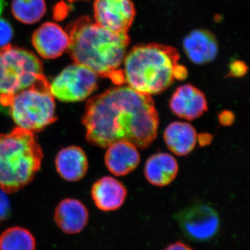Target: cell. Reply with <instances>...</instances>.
Masks as SVG:
<instances>
[{"label": "cell", "mask_w": 250, "mask_h": 250, "mask_svg": "<svg viewBox=\"0 0 250 250\" xmlns=\"http://www.w3.org/2000/svg\"><path fill=\"white\" fill-rule=\"evenodd\" d=\"M82 123L93 146L107 148L123 141L145 149L157 136L159 118L150 95L118 86L88 100Z\"/></svg>", "instance_id": "6da1fadb"}, {"label": "cell", "mask_w": 250, "mask_h": 250, "mask_svg": "<svg viewBox=\"0 0 250 250\" xmlns=\"http://www.w3.org/2000/svg\"><path fill=\"white\" fill-rule=\"evenodd\" d=\"M68 31L67 50L75 62L88 67L98 76L109 79L115 84H124L121 66L130 43L128 33L113 32L86 17L77 20Z\"/></svg>", "instance_id": "7a4b0ae2"}, {"label": "cell", "mask_w": 250, "mask_h": 250, "mask_svg": "<svg viewBox=\"0 0 250 250\" xmlns=\"http://www.w3.org/2000/svg\"><path fill=\"white\" fill-rule=\"evenodd\" d=\"M180 59L177 49L157 43L135 46L126 52L123 62L125 83L146 95H157L175 80Z\"/></svg>", "instance_id": "3957f363"}, {"label": "cell", "mask_w": 250, "mask_h": 250, "mask_svg": "<svg viewBox=\"0 0 250 250\" xmlns=\"http://www.w3.org/2000/svg\"><path fill=\"white\" fill-rule=\"evenodd\" d=\"M42 157L34 133L17 127L0 134V188L12 193L26 187L40 170Z\"/></svg>", "instance_id": "277c9868"}, {"label": "cell", "mask_w": 250, "mask_h": 250, "mask_svg": "<svg viewBox=\"0 0 250 250\" xmlns=\"http://www.w3.org/2000/svg\"><path fill=\"white\" fill-rule=\"evenodd\" d=\"M6 109L18 127L32 133L57 121L55 101L45 77L16 94Z\"/></svg>", "instance_id": "5b68a950"}, {"label": "cell", "mask_w": 250, "mask_h": 250, "mask_svg": "<svg viewBox=\"0 0 250 250\" xmlns=\"http://www.w3.org/2000/svg\"><path fill=\"white\" fill-rule=\"evenodd\" d=\"M44 77L42 62L31 52L11 45L0 49V109Z\"/></svg>", "instance_id": "8992f818"}, {"label": "cell", "mask_w": 250, "mask_h": 250, "mask_svg": "<svg viewBox=\"0 0 250 250\" xmlns=\"http://www.w3.org/2000/svg\"><path fill=\"white\" fill-rule=\"evenodd\" d=\"M98 75L82 64H71L49 83L54 98L64 103H77L88 98L98 88Z\"/></svg>", "instance_id": "52a82bcc"}, {"label": "cell", "mask_w": 250, "mask_h": 250, "mask_svg": "<svg viewBox=\"0 0 250 250\" xmlns=\"http://www.w3.org/2000/svg\"><path fill=\"white\" fill-rule=\"evenodd\" d=\"M184 236L194 242H207L220 231V215L210 206L195 204L179 210L176 215Z\"/></svg>", "instance_id": "ba28073f"}, {"label": "cell", "mask_w": 250, "mask_h": 250, "mask_svg": "<svg viewBox=\"0 0 250 250\" xmlns=\"http://www.w3.org/2000/svg\"><path fill=\"white\" fill-rule=\"evenodd\" d=\"M95 22L108 30L128 33L136 17L131 0H95Z\"/></svg>", "instance_id": "9c48e42d"}, {"label": "cell", "mask_w": 250, "mask_h": 250, "mask_svg": "<svg viewBox=\"0 0 250 250\" xmlns=\"http://www.w3.org/2000/svg\"><path fill=\"white\" fill-rule=\"evenodd\" d=\"M32 43L42 58L56 59L68 49L70 36L56 23L46 22L33 34Z\"/></svg>", "instance_id": "30bf717a"}, {"label": "cell", "mask_w": 250, "mask_h": 250, "mask_svg": "<svg viewBox=\"0 0 250 250\" xmlns=\"http://www.w3.org/2000/svg\"><path fill=\"white\" fill-rule=\"evenodd\" d=\"M169 106L174 115L188 121L197 119L208 111L205 94L191 84L178 87L171 97Z\"/></svg>", "instance_id": "8fae6325"}, {"label": "cell", "mask_w": 250, "mask_h": 250, "mask_svg": "<svg viewBox=\"0 0 250 250\" xmlns=\"http://www.w3.org/2000/svg\"><path fill=\"white\" fill-rule=\"evenodd\" d=\"M184 52L193 63L203 65L214 61L218 53L216 38L205 29L190 31L183 41Z\"/></svg>", "instance_id": "7c38bea8"}, {"label": "cell", "mask_w": 250, "mask_h": 250, "mask_svg": "<svg viewBox=\"0 0 250 250\" xmlns=\"http://www.w3.org/2000/svg\"><path fill=\"white\" fill-rule=\"evenodd\" d=\"M94 203L103 211H114L124 205L127 190L118 179L104 177L98 179L91 188Z\"/></svg>", "instance_id": "4fadbf2b"}, {"label": "cell", "mask_w": 250, "mask_h": 250, "mask_svg": "<svg viewBox=\"0 0 250 250\" xmlns=\"http://www.w3.org/2000/svg\"><path fill=\"white\" fill-rule=\"evenodd\" d=\"M88 218L86 207L75 199L62 200L54 211V220L57 226L67 234L80 233L86 227Z\"/></svg>", "instance_id": "5bb4252c"}, {"label": "cell", "mask_w": 250, "mask_h": 250, "mask_svg": "<svg viewBox=\"0 0 250 250\" xmlns=\"http://www.w3.org/2000/svg\"><path fill=\"white\" fill-rule=\"evenodd\" d=\"M105 164L108 170L116 176H125L134 171L141 161L137 147L131 143L117 142L107 147Z\"/></svg>", "instance_id": "9a60e30c"}, {"label": "cell", "mask_w": 250, "mask_h": 250, "mask_svg": "<svg viewBox=\"0 0 250 250\" xmlns=\"http://www.w3.org/2000/svg\"><path fill=\"white\" fill-rule=\"evenodd\" d=\"M179 166L175 158L167 153H156L146 161L145 176L148 182L156 187L169 185L178 174Z\"/></svg>", "instance_id": "2e32d148"}, {"label": "cell", "mask_w": 250, "mask_h": 250, "mask_svg": "<svg viewBox=\"0 0 250 250\" xmlns=\"http://www.w3.org/2000/svg\"><path fill=\"white\" fill-rule=\"evenodd\" d=\"M55 165L61 177L69 182H76L83 178L88 167L84 151L77 146L62 149L56 158Z\"/></svg>", "instance_id": "e0dca14e"}, {"label": "cell", "mask_w": 250, "mask_h": 250, "mask_svg": "<svg viewBox=\"0 0 250 250\" xmlns=\"http://www.w3.org/2000/svg\"><path fill=\"white\" fill-rule=\"evenodd\" d=\"M164 140L169 149L177 156H186L193 150L197 141L196 130L185 122H173L166 128Z\"/></svg>", "instance_id": "ac0fdd59"}, {"label": "cell", "mask_w": 250, "mask_h": 250, "mask_svg": "<svg viewBox=\"0 0 250 250\" xmlns=\"http://www.w3.org/2000/svg\"><path fill=\"white\" fill-rule=\"evenodd\" d=\"M36 243L32 233L21 227H13L0 235V250H35Z\"/></svg>", "instance_id": "d6986e66"}, {"label": "cell", "mask_w": 250, "mask_h": 250, "mask_svg": "<svg viewBox=\"0 0 250 250\" xmlns=\"http://www.w3.org/2000/svg\"><path fill=\"white\" fill-rule=\"evenodd\" d=\"M11 11L14 17L24 24H34L43 17L46 12L45 0H14Z\"/></svg>", "instance_id": "ffe728a7"}, {"label": "cell", "mask_w": 250, "mask_h": 250, "mask_svg": "<svg viewBox=\"0 0 250 250\" xmlns=\"http://www.w3.org/2000/svg\"><path fill=\"white\" fill-rule=\"evenodd\" d=\"M3 8V0H0V49L10 45L14 36L12 27L6 20L1 18Z\"/></svg>", "instance_id": "44dd1931"}, {"label": "cell", "mask_w": 250, "mask_h": 250, "mask_svg": "<svg viewBox=\"0 0 250 250\" xmlns=\"http://www.w3.org/2000/svg\"><path fill=\"white\" fill-rule=\"evenodd\" d=\"M11 215V204L6 192L0 188V224L4 223Z\"/></svg>", "instance_id": "7402d4cb"}, {"label": "cell", "mask_w": 250, "mask_h": 250, "mask_svg": "<svg viewBox=\"0 0 250 250\" xmlns=\"http://www.w3.org/2000/svg\"><path fill=\"white\" fill-rule=\"evenodd\" d=\"M248 71V67L244 62L241 61H235L229 65V76L241 77L246 75Z\"/></svg>", "instance_id": "603a6c76"}, {"label": "cell", "mask_w": 250, "mask_h": 250, "mask_svg": "<svg viewBox=\"0 0 250 250\" xmlns=\"http://www.w3.org/2000/svg\"><path fill=\"white\" fill-rule=\"evenodd\" d=\"M219 121L225 126L232 124L234 121V115L231 111H225L219 115Z\"/></svg>", "instance_id": "cb8c5ba5"}, {"label": "cell", "mask_w": 250, "mask_h": 250, "mask_svg": "<svg viewBox=\"0 0 250 250\" xmlns=\"http://www.w3.org/2000/svg\"><path fill=\"white\" fill-rule=\"evenodd\" d=\"M164 250H194L191 247L188 246L182 241H176L166 247Z\"/></svg>", "instance_id": "d4e9b609"}, {"label": "cell", "mask_w": 250, "mask_h": 250, "mask_svg": "<svg viewBox=\"0 0 250 250\" xmlns=\"http://www.w3.org/2000/svg\"><path fill=\"white\" fill-rule=\"evenodd\" d=\"M188 76V70L184 65H180L179 64L178 66L177 67V69L175 70V73H174V77L175 80H186Z\"/></svg>", "instance_id": "484cf974"}, {"label": "cell", "mask_w": 250, "mask_h": 250, "mask_svg": "<svg viewBox=\"0 0 250 250\" xmlns=\"http://www.w3.org/2000/svg\"><path fill=\"white\" fill-rule=\"evenodd\" d=\"M211 136L208 134H202L201 136H199V140H200V143L202 146H205V145L208 144L211 141Z\"/></svg>", "instance_id": "4316f807"}, {"label": "cell", "mask_w": 250, "mask_h": 250, "mask_svg": "<svg viewBox=\"0 0 250 250\" xmlns=\"http://www.w3.org/2000/svg\"><path fill=\"white\" fill-rule=\"evenodd\" d=\"M70 1H79V0H68Z\"/></svg>", "instance_id": "83f0119b"}]
</instances>
